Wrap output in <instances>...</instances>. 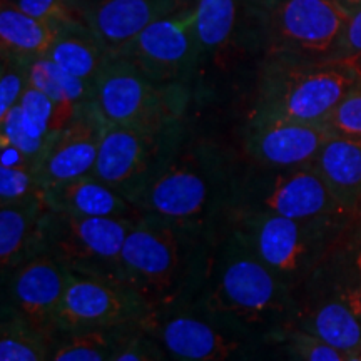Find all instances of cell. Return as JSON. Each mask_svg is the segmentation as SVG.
<instances>
[{
  "label": "cell",
  "mask_w": 361,
  "mask_h": 361,
  "mask_svg": "<svg viewBox=\"0 0 361 361\" xmlns=\"http://www.w3.org/2000/svg\"><path fill=\"white\" fill-rule=\"evenodd\" d=\"M214 238L144 214L124 241L123 281L151 314L194 306L204 288Z\"/></svg>",
  "instance_id": "1"
},
{
  "label": "cell",
  "mask_w": 361,
  "mask_h": 361,
  "mask_svg": "<svg viewBox=\"0 0 361 361\" xmlns=\"http://www.w3.org/2000/svg\"><path fill=\"white\" fill-rule=\"evenodd\" d=\"M196 306L246 331L291 326L295 295L245 238L226 224L216 234L207 276Z\"/></svg>",
  "instance_id": "2"
},
{
  "label": "cell",
  "mask_w": 361,
  "mask_h": 361,
  "mask_svg": "<svg viewBox=\"0 0 361 361\" xmlns=\"http://www.w3.org/2000/svg\"><path fill=\"white\" fill-rule=\"evenodd\" d=\"M238 176L218 149L180 142L171 149L144 192V214L216 236L233 211Z\"/></svg>",
  "instance_id": "3"
},
{
  "label": "cell",
  "mask_w": 361,
  "mask_h": 361,
  "mask_svg": "<svg viewBox=\"0 0 361 361\" xmlns=\"http://www.w3.org/2000/svg\"><path fill=\"white\" fill-rule=\"evenodd\" d=\"M341 353L361 346V226L295 291L291 326Z\"/></svg>",
  "instance_id": "4"
},
{
  "label": "cell",
  "mask_w": 361,
  "mask_h": 361,
  "mask_svg": "<svg viewBox=\"0 0 361 361\" xmlns=\"http://www.w3.org/2000/svg\"><path fill=\"white\" fill-rule=\"evenodd\" d=\"M358 216L293 219L283 216L231 211L228 224L245 238L288 288L295 291L340 246Z\"/></svg>",
  "instance_id": "5"
},
{
  "label": "cell",
  "mask_w": 361,
  "mask_h": 361,
  "mask_svg": "<svg viewBox=\"0 0 361 361\" xmlns=\"http://www.w3.org/2000/svg\"><path fill=\"white\" fill-rule=\"evenodd\" d=\"M360 82L361 71L353 59L291 61L266 57L252 114L298 123H324Z\"/></svg>",
  "instance_id": "6"
},
{
  "label": "cell",
  "mask_w": 361,
  "mask_h": 361,
  "mask_svg": "<svg viewBox=\"0 0 361 361\" xmlns=\"http://www.w3.org/2000/svg\"><path fill=\"white\" fill-rule=\"evenodd\" d=\"M266 57L331 59L351 8L341 0H247Z\"/></svg>",
  "instance_id": "7"
},
{
  "label": "cell",
  "mask_w": 361,
  "mask_h": 361,
  "mask_svg": "<svg viewBox=\"0 0 361 361\" xmlns=\"http://www.w3.org/2000/svg\"><path fill=\"white\" fill-rule=\"evenodd\" d=\"M189 85L161 84L123 56L112 54L94 84L92 102L107 124L168 133L180 128Z\"/></svg>",
  "instance_id": "8"
},
{
  "label": "cell",
  "mask_w": 361,
  "mask_h": 361,
  "mask_svg": "<svg viewBox=\"0 0 361 361\" xmlns=\"http://www.w3.org/2000/svg\"><path fill=\"white\" fill-rule=\"evenodd\" d=\"M134 223L47 209L39 224L35 252H49L71 273L124 284L121 252Z\"/></svg>",
  "instance_id": "9"
},
{
  "label": "cell",
  "mask_w": 361,
  "mask_h": 361,
  "mask_svg": "<svg viewBox=\"0 0 361 361\" xmlns=\"http://www.w3.org/2000/svg\"><path fill=\"white\" fill-rule=\"evenodd\" d=\"M233 211L293 219L355 216L340 204L313 164L288 169L255 164L236 180Z\"/></svg>",
  "instance_id": "10"
},
{
  "label": "cell",
  "mask_w": 361,
  "mask_h": 361,
  "mask_svg": "<svg viewBox=\"0 0 361 361\" xmlns=\"http://www.w3.org/2000/svg\"><path fill=\"white\" fill-rule=\"evenodd\" d=\"M179 135L180 128L147 133L106 123L92 176L141 209L144 192Z\"/></svg>",
  "instance_id": "11"
},
{
  "label": "cell",
  "mask_w": 361,
  "mask_h": 361,
  "mask_svg": "<svg viewBox=\"0 0 361 361\" xmlns=\"http://www.w3.org/2000/svg\"><path fill=\"white\" fill-rule=\"evenodd\" d=\"M142 329L174 361H234L251 335L196 305L151 314Z\"/></svg>",
  "instance_id": "12"
},
{
  "label": "cell",
  "mask_w": 361,
  "mask_h": 361,
  "mask_svg": "<svg viewBox=\"0 0 361 361\" xmlns=\"http://www.w3.org/2000/svg\"><path fill=\"white\" fill-rule=\"evenodd\" d=\"M117 56L128 59L156 82L189 85L201 62L196 39V7L152 22Z\"/></svg>",
  "instance_id": "13"
},
{
  "label": "cell",
  "mask_w": 361,
  "mask_h": 361,
  "mask_svg": "<svg viewBox=\"0 0 361 361\" xmlns=\"http://www.w3.org/2000/svg\"><path fill=\"white\" fill-rule=\"evenodd\" d=\"M149 316L151 311L146 303L126 284L69 271L56 333L123 326L142 328Z\"/></svg>",
  "instance_id": "14"
},
{
  "label": "cell",
  "mask_w": 361,
  "mask_h": 361,
  "mask_svg": "<svg viewBox=\"0 0 361 361\" xmlns=\"http://www.w3.org/2000/svg\"><path fill=\"white\" fill-rule=\"evenodd\" d=\"M69 279V271L52 255L37 251L8 273L4 305L20 314L30 326L51 338Z\"/></svg>",
  "instance_id": "15"
},
{
  "label": "cell",
  "mask_w": 361,
  "mask_h": 361,
  "mask_svg": "<svg viewBox=\"0 0 361 361\" xmlns=\"http://www.w3.org/2000/svg\"><path fill=\"white\" fill-rule=\"evenodd\" d=\"M197 0H67L72 16L117 54L152 22L196 7Z\"/></svg>",
  "instance_id": "16"
},
{
  "label": "cell",
  "mask_w": 361,
  "mask_h": 361,
  "mask_svg": "<svg viewBox=\"0 0 361 361\" xmlns=\"http://www.w3.org/2000/svg\"><path fill=\"white\" fill-rule=\"evenodd\" d=\"M335 134L324 123H298L251 116L245 149L261 168L288 169L313 164L323 144Z\"/></svg>",
  "instance_id": "17"
},
{
  "label": "cell",
  "mask_w": 361,
  "mask_h": 361,
  "mask_svg": "<svg viewBox=\"0 0 361 361\" xmlns=\"http://www.w3.org/2000/svg\"><path fill=\"white\" fill-rule=\"evenodd\" d=\"M106 121L92 101L80 106L74 117L52 135L47 151L35 166L45 189L92 174Z\"/></svg>",
  "instance_id": "18"
},
{
  "label": "cell",
  "mask_w": 361,
  "mask_h": 361,
  "mask_svg": "<svg viewBox=\"0 0 361 361\" xmlns=\"http://www.w3.org/2000/svg\"><path fill=\"white\" fill-rule=\"evenodd\" d=\"M44 201L47 209L80 218L137 221L144 216L142 209L92 174L45 189Z\"/></svg>",
  "instance_id": "19"
},
{
  "label": "cell",
  "mask_w": 361,
  "mask_h": 361,
  "mask_svg": "<svg viewBox=\"0 0 361 361\" xmlns=\"http://www.w3.org/2000/svg\"><path fill=\"white\" fill-rule=\"evenodd\" d=\"M313 166L340 204L361 218V137L333 134Z\"/></svg>",
  "instance_id": "20"
},
{
  "label": "cell",
  "mask_w": 361,
  "mask_h": 361,
  "mask_svg": "<svg viewBox=\"0 0 361 361\" xmlns=\"http://www.w3.org/2000/svg\"><path fill=\"white\" fill-rule=\"evenodd\" d=\"M112 54L84 22L75 17L59 20L57 35L47 56L51 61L89 84H96Z\"/></svg>",
  "instance_id": "21"
},
{
  "label": "cell",
  "mask_w": 361,
  "mask_h": 361,
  "mask_svg": "<svg viewBox=\"0 0 361 361\" xmlns=\"http://www.w3.org/2000/svg\"><path fill=\"white\" fill-rule=\"evenodd\" d=\"M45 211L44 192L29 201L0 204V264L4 276L37 250L39 224Z\"/></svg>",
  "instance_id": "22"
},
{
  "label": "cell",
  "mask_w": 361,
  "mask_h": 361,
  "mask_svg": "<svg viewBox=\"0 0 361 361\" xmlns=\"http://www.w3.org/2000/svg\"><path fill=\"white\" fill-rule=\"evenodd\" d=\"M59 20H42L20 11L16 4L2 0L0 7V45L4 56L32 62L45 57L57 35Z\"/></svg>",
  "instance_id": "23"
},
{
  "label": "cell",
  "mask_w": 361,
  "mask_h": 361,
  "mask_svg": "<svg viewBox=\"0 0 361 361\" xmlns=\"http://www.w3.org/2000/svg\"><path fill=\"white\" fill-rule=\"evenodd\" d=\"M139 326L57 331L51 336L47 361H112Z\"/></svg>",
  "instance_id": "24"
},
{
  "label": "cell",
  "mask_w": 361,
  "mask_h": 361,
  "mask_svg": "<svg viewBox=\"0 0 361 361\" xmlns=\"http://www.w3.org/2000/svg\"><path fill=\"white\" fill-rule=\"evenodd\" d=\"M29 84L52 99L67 123L80 106L90 102L94 97L92 84L72 75L49 57H39L30 62Z\"/></svg>",
  "instance_id": "25"
},
{
  "label": "cell",
  "mask_w": 361,
  "mask_h": 361,
  "mask_svg": "<svg viewBox=\"0 0 361 361\" xmlns=\"http://www.w3.org/2000/svg\"><path fill=\"white\" fill-rule=\"evenodd\" d=\"M247 8V0H197L196 39L200 59L216 56L233 42L241 13Z\"/></svg>",
  "instance_id": "26"
},
{
  "label": "cell",
  "mask_w": 361,
  "mask_h": 361,
  "mask_svg": "<svg viewBox=\"0 0 361 361\" xmlns=\"http://www.w3.org/2000/svg\"><path fill=\"white\" fill-rule=\"evenodd\" d=\"M51 338L4 305L0 323V361H47Z\"/></svg>",
  "instance_id": "27"
},
{
  "label": "cell",
  "mask_w": 361,
  "mask_h": 361,
  "mask_svg": "<svg viewBox=\"0 0 361 361\" xmlns=\"http://www.w3.org/2000/svg\"><path fill=\"white\" fill-rule=\"evenodd\" d=\"M44 192L39 176L30 164L0 166V204L29 201Z\"/></svg>",
  "instance_id": "28"
},
{
  "label": "cell",
  "mask_w": 361,
  "mask_h": 361,
  "mask_svg": "<svg viewBox=\"0 0 361 361\" xmlns=\"http://www.w3.org/2000/svg\"><path fill=\"white\" fill-rule=\"evenodd\" d=\"M30 61L25 59L4 56L2 72H0V119L6 117L24 96L29 87Z\"/></svg>",
  "instance_id": "29"
},
{
  "label": "cell",
  "mask_w": 361,
  "mask_h": 361,
  "mask_svg": "<svg viewBox=\"0 0 361 361\" xmlns=\"http://www.w3.org/2000/svg\"><path fill=\"white\" fill-rule=\"evenodd\" d=\"M0 130H2V144L17 149L34 168L37 166L40 157L44 156V152L47 151L49 142H51L54 135L52 134L49 139H35L27 133L24 126H22L19 104L6 117L0 119Z\"/></svg>",
  "instance_id": "30"
},
{
  "label": "cell",
  "mask_w": 361,
  "mask_h": 361,
  "mask_svg": "<svg viewBox=\"0 0 361 361\" xmlns=\"http://www.w3.org/2000/svg\"><path fill=\"white\" fill-rule=\"evenodd\" d=\"M324 124L335 134L361 137V82L343 97Z\"/></svg>",
  "instance_id": "31"
},
{
  "label": "cell",
  "mask_w": 361,
  "mask_h": 361,
  "mask_svg": "<svg viewBox=\"0 0 361 361\" xmlns=\"http://www.w3.org/2000/svg\"><path fill=\"white\" fill-rule=\"evenodd\" d=\"M283 335L290 341L291 350L300 356L301 361H345V353L310 333L288 328Z\"/></svg>",
  "instance_id": "32"
},
{
  "label": "cell",
  "mask_w": 361,
  "mask_h": 361,
  "mask_svg": "<svg viewBox=\"0 0 361 361\" xmlns=\"http://www.w3.org/2000/svg\"><path fill=\"white\" fill-rule=\"evenodd\" d=\"M166 351L142 328H137L121 346L112 361H166Z\"/></svg>",
  "instance_id": "33"
},
{
  "label": "cell",
  "mask_w": 361,
  "mask_h": 361,
  "mask_svg": "<svg viewBox=\"0 0 361 361\" xmlns=\"http://www.w3.org/2000/svg\"><path fill=\"white\" fill-rule=\"evenodd\" d=\"M361 57V7L351 12L348 22L343 27L331 59H353Z\"/></svg>",
  "instance_id": "34"
},
{
  "label": "cell",
  "mask_w": 361,
  "mask_h": 361,
  "mask_svg": "<svg viewBox=\"0 0 361 361\" xmlns=\"http://www.w3.org/2000/svg\"><path fill=\"white\" fill-rule=\"evenodd\" d=\"M20 11L42 20H62L74 17L67 7V0H13Z\"/></svg>",
  "instance_id": "35"
},
{
  "label": "cell",
  "mask_w": 361,
  "mask_h": 361,
  "mask_svg": "<svg viewBox=\"0 0 361 361\" xmlns=\"http://www.w3.org/2000/svg\"><path fill=\"white\" fill-rule=\"evenodd\" d=\"M345 361H361V346L353 351L345 353Z\"/></svg>",
  "instance_id": "36"
},
{
  "label": "cell",
  "mask_w": 361,
  "mask_h": 361,
  "mask_svg": "<svg viewBox=\"0 0 361 361\" xmlns=\"http://www.w3.org/2000/svg\"><path fill=\"white\" fill-rule=\"evenodd\" d=\"M343 4H345L346 7L351 8V11H355V8L361 7V0H341Z\"/></svg>",
  "instance_id": "37"
},
{
  "label": "cell",
  "mask_w": 361,
  "mask_h": 361,
  "mask_svg": "<svg viewBox=\"0 0 361 361\" xmlns=\"http://www.w3.org/2000/svg\"><path fill=\"white\" fill-rule=\"evenodd\" d=\"M356 64H358V67H360V71H361V57L358 59V61H356Z\"/></svg>",
  "instance_id": "38"
},
{
  "label": "cell",
  "mask_w": 361,
  "mask_h": 361,
  "mask_svg": "<svg viewBox=\"0 0 361 361\" xmlns=\"http://www.w3.org/2000/svg\"><path fill=\"white\" fill-rule=\"evenodd\" d=\"M7 2H13V0H7Z\"/></svg>",
  "instance_id": "39"
}]
</instances>
